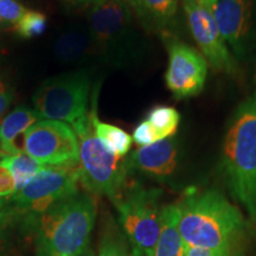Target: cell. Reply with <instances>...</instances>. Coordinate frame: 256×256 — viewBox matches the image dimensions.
Returning a JSON list of instances; mask_svg holds the SVG:
<instances>
[{
    "label": "cell",
    "mask_w": 256,
    "mask_h": 256,
    "mask_svg": "<svg viewBox=\"0 0 256 256\" xmlns=\"http://www.w3.org/2000/svg\"><path fill=\"white\" fill-rule=\"evenodd\" d=\"M178 228L186 247L216 250L243 248L246 222L241 211L216 190L188 194L178 202Z\"/></svg>",
    "instance_id": "1"
},
{
    "label": "cell",
    "mask_w": 256,
    "mask_h": 256,
    "mask_svg": "<svg viewBox=\"0 0 256 256\" xmlns=\"http://www.w3.org/2000/svg\"><path fill=\"white\" fill-rule=\"evenodd\" d=\"M96 202L78 192L37 216H24L36 234V256H90Z\"/></svg>",
    "instance_id": "2"
},
{
    "label": "cell",
    "mask_w": 256,
    "mask_h": 256,
    "mask_svg": "<svg viewBox=\"0 0 256 256\" xmlns=\"http://www.w3.org/2000/svg\"><path fill=\"white\" fill-rule=\"evenodd\" d=\"M222 168L234 198L256 222V92L236 108L229 121Z\"/></svg>",
    "instance_id": "3"
},
{
    "label": "cell",
    "mask_w": 256,
    "mask_h": 256,
    "mask_svg": "<svg viewBox=\"0 0 256 256\" xmlns=\"http://www.w3.org/2000/svg\"><path fill=\"white\" fill-rule=\"evenodd\" d=\"M78 142L80 182L92 194L116 198L126 186L130 172L126 156L120 158L108 151L94 133L90 115L72 124Z\"/></svg>",
    "instance_id": "4"
},
{
    "label": "cell",
    "mask_w": 256,
    "mask_h": 256,
    "mask_svg": "<svg viewBox=\"0 0 256 256\" xmlns=\"http://www.w3.org/2000/svg\"><path fill=\"white\" fill-rule=\"evenodd\" d=\"M162 191L139 184L124 186L113 203L120 229L134 256H152L162 226Z\"/></svg>",
    "instance_id": "5"
},
{
    "label": "cell",
    "mask_w": 256,
    "mask_h": 256,
    "mask_svg": "<svg viewBox=\"0 0 256 256\" xmlns=\"http://www.w3.org/2000/svg\"><path fill=\"white\" fill-rule=\"evenodd\" d=\"M90 86L88 69L54 76L37 88L32 96V104L43 119L72 124L88 114Z\"/></svg>",
    "instance_id": "6"
},
{
    "label": "cell",
    "mask_w": 256,
    "mask_h": 256,
    "mask_svg": "<svg viewBox=\"0 0 256 256\" xmlns=\"http://www.w3.org/2000/svg\"><path fill=\"white\" fill-rule=\"evenodd\" d=\"M87 18L98 54L113 63H122L133 43L130 5L126 0H95Z\"/></svg>",
    "instance_id": "7"
},
{
    "label": "cell",
    "mask_w": 256,
    "mask_h": 256,
    "mask_svg": "<svg viewBox=\"0 0 256 256\" xmlns=\"http://www.w3.org/2000/svg\"><path fill=\"white\" fill-rule=\"evenodd\" d=\"M80 164L48 166L30 183L10 198V204L24 216H37L49 208L78 194Z\"/></svg>",
    "instance_id": "8"
},
{
    "label": "cell",
    "mask_w": 256,
    "mask_h": 256,
    "mask_svg": "<svg viewBox=\"0 0 256 256\" xmlns=\"http://www.w3.org/2000/svg\"><path fill=\"white\" fill-rule=\"evenodd\" d=\"M23 151L49 166L78 165V142L72 127L62 121L40 120L24 133Z\"/></svg>",
    "instance_id": "9"
},
{
    "label": "cell",
    "mask_w": 256,
    "mask_h": 256,
    "mask_svg": "<svg viewBox=\"0 0 256 256\" xmlns=\"http://www.w3.org/2000/svg\"><path fill=\"white\" fill-rule=\"evenodd\" d=\"M191 36L206 62L217 72H236V62L214 17L212 10L194 0H182Z\"/></svg>",
    "instance_id": "10"
},
{
    "label": "cell",
    "mask_w": 256,
    "mask_h": 256,
    "mask_svg": "<svg viewBox=\"0 0 256 256\" xmlns=\"http://www.w3.org/2000/svg\"><path fill=\"white\" fill-rule=\"evenodd\" d=\"M212 12L226 43L246 58L256 44V0H218Z\"/></svg>",
    "instance_id": "11"
},
{
    "label": "cell",
    "mask_w": 256,
    "mask_h": 256,
    "mask_svg": "<svg viewBox=\"0 0 256 256\" xmlns=\"http://www.w3.org/2000/svg\"><path fill=\"white\" fill-rule=\"evenodd\" d=\"M168 51L165 82L172 95L183 100L202 92L208 76V62L204 56L194 48L178 40L170 42Z\"/></svg>",
    "instance_id": "12"
},
{
    "label": "cell",
    "mask_w": 256,
    "mask_h": 256,
    "mask_svg": "<svg viewBox=\"0 0 256 256\" xmlns=\"http://www.w3.org/2000/svg\"><path fill=\"white\" fill-rule=\"evenodd\" d=\"M179 160L180 142L174 136L133 151L126 156V165L130 174H139L164 182L176 174Z\"/></svg>",
    "instance_id": "13"
},
{
    "label": "cell",
    "mask_w": 256,
    "mask_h": 256,
    "mask_svg": "<svg viewBox=\"0 0 256 256\" xmlns=\"http://www.w3.org/2000/svg\"><path fill=\"white\" fill-rule=\"evenodd\" d=\"M180 0H132L130 8L150 30L168 31L174 26Z\"/></svg>",
    "instance_id": "14"
},
{
    "label": "cell",
    "mask_w": 256,
    "mask_h": 256,
    "mask_svg": "<svg viewBox=\"0 0 256 256\" xmlns=\"http://www.w3.org/2000/svg\"><path fill=\"white\" fill-rule=\"evenodd\" d=\"M43 120L36 110L19 106L8 113L0 124V147L5 154H17L23 150L16 144L18 136L26 132L32 124Z\"/></svg>",
    "instance_id": "15"
},
{
    "label": "cell",
    "mask_w": 256,
    "mask_h": 256,
    "mask_svg": "<svg viewBox=\"0 0 256 256\" xmlns=\"http://www.w3.org/2000/svg\"><path fill=\"white\" fill-rule=\"evenodd\" d=\"M178 203L162 206V226L152 256H184L185 243L178 228Z\"/></svg>",
    "instance_id": "16"
},
{
    "label": "cell",
    "mask_w": 256,
    "mask_h": 256,
    "mask_svg": "<svg viewBox=\"0 0 256 256\" xmlns=\"http://www.w3.org/2000/svg\"><path fill=\"white\" fill-rule=\"evenodd\" d=\"M95 54H98V50L89 31L66 32L55 43V56L63 63L78 64L84 62Z\"/></svg>",
    "instance_id": "17"
},
{
    "label": "cell",
    "mask_w": 256,
    "mask_h": 256,
    "mask_svg": "<svg viewBox=\"0 0 256 256\" xmlns=\"http://www.w3.org/2000/svg\"><path fill=\"white\" fill-rule=\"evenodd\" d=\"M92 118V127L96 138L104 144V146L108 151L116 156L124 158L130 151L133 144V138L120 127L114 124L102 122L98 120V112H96V98H92V110L89 112Z\"/></svg>",
    "instance_id": "18"
},
{
    "label": "cell",
    "mask_w": 256,
    "mask_h": 256,
    "mask_svg": "<svg viewBox=\"0 0 256 256\" xmlns=\"http://www.w3.org/2000/svg\"><path fill=\"white\" fill-rule=\"evenodd\" d=\"M0 165L11 172L14 179L16 192L22 190L40 172L49 166L37 162L25 152L17 153V154H5L0 160Z\"/></svg>",
    "instance_id": "19"
},
{
    "label": "cell",
    "mask_w": 256,
    "mask_h": 256,
    "mask_svg": "<svg viewBox=\"0 0 256 256\" xmlns=\"http://www.w3.org/2000/svg\"><path fill=\"white\" fill-rule=\"evenodd\" d=\"M96 256H134L127 238L110 216L102 226Z\"/></svg>",
    "instance_id": "20"
},
{
    "label": "cell",
    "mask_w": 256,
    "mask_h": 256,
    "mask_svg": "<svg viewBox=\"0 0 256 256\" xmlns=\"http://www.w3.org/2000/svg\"><path fill=\"white\" fill-rule=\"evenodd\" d=\"M146 120L154 128L158 139L164 140L176 136L180 124V114L174 107L156 106L150 110Z\"/></svg>",
    "instance_id": "21"
},
{
    "label": "cell",
    "mask_w": 256,
    "mask_h": 256,
    "mask_svg": "<svg viewBox=\"0 0 256 256\" xmlns=\"http://www.w3.org/2000/svg\"><path fill=\"white\" fill-rule=\"evenodd\" d=\"M46 16L40 11L26 10L23 17L14 26V31L19 37L25 40L40 37L46 30Z\"/></svg>",
    "instance_id": "22"
},
{
    "label": "cell",
    "mask_w": 256,
    "mask_h": 256,
    "mask_svg": "<svg viewBox=\"0 0 256 256\" xmlns=\"http://www.w3.org/2000/svg\"><path fill=\"white\" fill-rule=\"evenodd\" d=\"M25 12L26 8L18 0H0V18L12 26L18 23Z\"/></svg>",
    "instance_id": "23"
},
{
    "label": "cell",
    "mask_w": 256,
    "mask_h": 256,
    "mask_svg": "<svg viewBox=\"0 0 256 256\" xmlns=\"http://www.w3.org/2000/svg\"><path fill=\"white\" fill-rule=\"evenodd\" d=\"M23 217L22 212L17 208H14L11 204L0 208V246L4 242L6 234H8V229L11 228L14 224L17 222V220Z\"/></svg>",
    "instance_id": "24"
},
{
    "label": "cell",
    "mask_w": 256,
    "mask_h": 256,
    "mask_svg": "<svg viewBox=\"0 0 256 256\" xmlns=\"http://www.w3.org/2000/svg\"><path fill=\"white\" fill-rule=\"evenodd\" d=\"M133 142L139 146H148L151 144L159 142L158 136H156L154 128L147 120H144L138 126L134 128L133 132Z\"/></svg>",
    "instance_id": "25"
},
{
    "label": "cell",
    "mask_w": 256,
    "mask_h": 256,
    "mask_svg": "<svg viewBox=\"0 0 256 256\" xmlns=\"http://www.w3.org/2000/svg\"><path fill=\"white\" fill-rule=\"evenodd\" d=\"M184 256H244L243 248L234 250H216L196 247H185Z\"/></svg>",
    "instance_id": "26"
},
{
    "label": "cell",
    "mask_w": 256,
    "mask_h": 256,
    "mask_svg": "<svg viewBox=\"0 0 256 256\" xmlns=\"http://www.w3.org/2000/svg\"><path fill=\"white\" fill-rule=\"evenodd\" d=\"M14 98V92L5 80L0 78V120L8 110Z\"/></svg>",
    "instance_id": "27"
},
{
    "label": "cell",
    "mask_w": 256,
    "mask_h": 256,
    "mask_svg": "<svg viewBox=\"0 0 256 256\" xmlns=\"http://www.w3.org/2000/svg\"><path fill=\"white\" fill-rule=\"evenodd\" d=\"M16 192L14 179L11 172L0 165V194L4 197H11Z\"/></svg>",
    "instance_id": "28"
},
{
    "label": "cell",
    "mask_w": 256,
    "mask_h": 256,
    "mask_svg": "<svg viewBox=\"0 0 256 256\" xmlns=\"http://www.w3.org/2000/svg\"><path fill=\"white\" fill-rule=\"evenodd\" d=\"M194 2H198V4L206 6V8L212 10L214 8H215V5L217 4V2H218V0H194Z\"/></svg>",
    "instance_id": "29"
},
{
    "label": "cell",
    "mask_w": 256,
    "mask_h": 256,
    "mask_svg": "<svg viewBox=\"0 0 256 256\" xmlns=\"http://www.w3.org/2000/svg\"><path fill=\"white\" fill-rule=\"evenodd\" d=\"M8 30H14V26H12V25L8 24V23H6V22H4L2 18H0V32H2V31H8Z\"/></svg>",
    "instance_id": "30"
},
{
    "label": "cell",
    "mask_w": 256,
    "mask_h": 256,
    "mask_svg": "<svg viewBox=\"0 0 256 256\" xmlns=\"http://www.w3.org/2000/svg\"><path fill=\"white\" fill-rule=\"evenodd\" d=\"M66 2H70V4H86L84 0H63Z\"/></svg>",
    "instance_id": "31"
},
{
    "label": "cell",
    "mask_w": 256,
    "mask_h": 256,
    "mask_svg": "<svg viewBox=\"0 0 256 256\" xmlns=\"http://www.w3.org/2000/svg\"><path fill=\"white\" fill-rule=\"evenodd\" d=\"M5 156V153H4V152H2V147H0V160H2V156Z\"/></svg>",
    "instance_id": "32"
},
{
    "label": "cell",
    "mask_w": 256,
    "mask_h": 256,
    "mask_svg": "<svg viewBox=\"0 0 256 256\" xmlns=\"http://www.w3.org/2000/svg\"><path fill=\"white\" fill-rule=\"evenodd\" d=\"M95 0H84V2L86 4H92V2H94Z\"/></svg>",
    "instance_id": "33"
},
{
    "label": "cell",
    "mask_w": 256,
    "mask_h": 256,
    "mask_svg": "<svg viewBox=\"0 0 256 256\" xmlns=\"http://www.w3.org/2000/svg\"><path fill=\"white\" fill-rule=\"evenodd\" d=\"M126 2H128V4H130V2H132V0H126Z\"/></svg>",
    "instance_id": "34"
}]
</instances>
